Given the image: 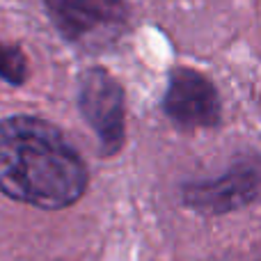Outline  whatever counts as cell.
I'll return each instance as SVG.
<instances>
[{"label":"cell","instance_id":"1","mask_svg":"<svg viewBox=\"0 0 261 261\" xmlns=\"http://www.w3.org/2000/svg\"><path fill=\"white\" fill-rule=\"evenodd\" d=\"M85 188V163L53 124L25 115L0 124V193L53 211L78 202Z\"/></svg>","mask_w":261,"mask_h":261},{"label":"cell","instance_id":"2","mask_svg":"<svg viewBox=\"0 0 261 261\" xmlns=\"http://www.w3.org/2000/svg\"><path fill=\"white\" fill-rule=\"evenodd\" d=\"M67 39L78 44H103L126 21L124 0H44Z\"/></svg>","mask_w":261,"mask_h":261},{"label":"cell","instance_id":"3","mask_svg":"<svg viewBox=\"0 0 261 261\" xmlns=\"http://www.w3.org/2000/svg\"><path fill=\"white\" fill-rule=\"evenodd\" d=\"M81 110L106 151H117L124 140V94L103 69H90L81 81Z\"/></svg>","mask_w":261,"mask_h":261},{"label":"cell","instance_id":"4","mask_svg":"<svg viewBox=\"0 0 261 261\" xmlns=\"http://www.w3.org/2000/svg\"><path fill=\"white\" fill-rule=\"evenodd\" d=\"M165 110L184 126H211L220 117V99L206 76L193 69H176L170 73Z\"/></svg>","mask_w":261,"mask_h":261},{"label":"cell","instance_id":"5","mask_svg":"<svg viewBox=\"0 0 261 261\" xmlns=\"http://www.w3.org/2000/svg\"><path fill=\"white\" fill-rule=\"evenodd\" d=\"M261 190V165H236L227 176L208 184H195L186 190V202L208 213H222L243 206Z\"/></svg>","mask_w":261,"mask_h":261},{"label":"cell","instance_id":"6","mask_svg":"<svg viewBox=\"0 0 261 261\" xmlns=\"http://www.w3.org/2000/svg\"><path fill=\"white\" fill-rule=\"evenodd\" d=\"M0 76L9 83H23L25 78V58L21 50L0 44Z\"/></svg>","mask_w":261,"mask_h":261}]
</instances>
